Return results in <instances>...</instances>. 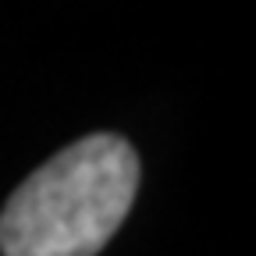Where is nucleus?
<instances>
[{
    "mask_svg": "<svg viewBox=\"0 0 256 256\" xmlns=\"http://www.w3.org/2000/svg\"><path fill=\"white\" fill-rule=\"evenodd\" d=\"M139 156L132 142L96 132L50 156L4 203V256H96L132 210Z\"/></svg>",
    "mask_w": 256,
    "mask_h": 256,
    "instance_id": "obj_1",
    "label": "nucleus"
}]
</instances>
